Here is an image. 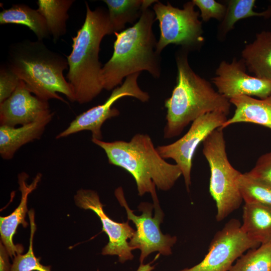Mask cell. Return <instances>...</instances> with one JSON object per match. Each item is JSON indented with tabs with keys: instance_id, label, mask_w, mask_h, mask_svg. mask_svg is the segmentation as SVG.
I'll return each mask as SVG.
<instances>
[{
	"instance_id": "cell-25",
	"label": "cell",
	"mask_w": 271,
	"mask_h": 271,
	"mask_svg": "<svg viewBox=\"0 0 271 271\" xmlns=\"http://www.w3.org/2000/svg\"><path fill=\"white\" fill-rule=\"evenodd\" d=\"M238 185L244 203H258L271 206V185L241 173Z\"/></svg>"
},
{
	"instance_id": "cell-17",
	"label": "cell",
	"mask_w": 271,
	"mask_h": 271,
	"mask_svg": "<svg viewBox=\"0 0 271 271\" xmlns=\"http://www.w3.org/2000/svg\"><path fill=\"white\" fill-rule=\"evenodd\" d=\"M235 109L233 116L227 119L221 128L236 123L245 122L259 124L271 130V95L264 99L240 95L229 100Z\"/></svg>"
},
{
	"instance_id": "cell-26",
	"label": "cell",
	"mask_w": 271,
	"mask_h": 271,
	"mask_svg": "<svg viewBox=\"0 0 271 271\" xmlns=\"http://www.w3.org/2000/svg\"><path fill=\"white\" fill-rule=\"evenodd\" d=\"M31 224L30 245L28 252L23 255L17 254L15 257L10 271H51L50 266H44L40 262V258H37L33 250V239L36 230L34 212H29Z\"/></svg>"
},
{
	"instance_id": "cell-2",
	"label": "cell",
	"mask_w": 271,
	"mask_h": 271,
	"mask_svg": "<svg viewBox=\"0 0 271 271\" xmlns=\"http://www.w3.org/2000/svg\"><path fill=\"white\" fill-rule=\"evenodd\" d=\"M187 52L183 49L176 55V84L171 96L165 101V139L178 136L190 122L206 113L218 111L227 116L230 112L229 100L192 70Z\"/></svg>"
},
{
	"instance_id": "cell-27",
	"label": "cell",
	"mask_w": 271,
	"mask_h": 271,
	"mask_svg": "<svg viewBox=\"0 0 271 271\" xmlns=\"http://www.w3.org/2000/svg\"><path fill=\"white\" fill-rule=\"evenodd\" d=\"M195 6L200 11L202 21L207 22L214 18L219 21L224 19L227 7L214 0H193Z\"/></svg>"
},
{
	"instance_id": "cell-8",
	"label": "cell",
	"mask_w": 271,
	"mask_h": 271,
	"mask_svg": "<svg viewBox=\"0 0 271 271\" xmlns=\"http://www.w3.org/2000/svg\"><path fill=\"white\" fill-rule=\"evenodd\" d=\"M195 6L192 1L186 3L183 9L169 2L164 4L158 1L154 4L153 9L160 30L156 48L159 54L169 44L181 45L187 51L200 46L204 41L202 23Z\"/></svg>"
},
{
	"instance_id": "cell-28",
	"label": "cell",
	"mask_w": 271,
	"mask_h": 271,
	"mask_svg": "<svg viewBox=\"0 0 271 271\" xmlns=\"http://www.w3.org/2000/svg\"><path fill=\"white\" fill-rule=\"evenodd\" d=\"M246 173L254 179L271 185V151L261 155L253 168Z\"/></svg>"
},
{
	"instance_id": "cell-15",
	"label": "cell",
	"mask_w": 271,
	"mask_h": 271,
	"mask_svg": "<svg viewBox=\"0 0 271 271\" xmlns=\"http://www.w3.org/2000/svg\"><path fill=\"white\" fill-rule=\"evenodd\" d=\"M28 177V175L25 172H22L19 174L18 183L19 189L22 194L20 203L10 215L0 217V234L2 241L11 257L16 256V253L20 254L23 251V248L21 245L14 244L13 237L19 224H22L24 227L28 225L25 217L28 211V195L37 188L41 180L42 175L38 173L30 185L27 183Z\"/></svg>"
},
{
	"instance_id": "cell-18",
	"label": "cell",
	"mask_w": 271,
	"mask_h": 271,
	"mask_svg": "<svg viewBox=\"0 0 271 271\" xmlns=\"http://www.w3.org/2000/svg\"><path fill=\"white\" fill-rule=\"evenodd\" d=\"M242 59L254 76L271 82V32L263 31L242 51Z\"/></svg>"
},
{
	"instance_id": "cell-7",
	"label": "cell",
	"mask_w": 271,
	"mask_h": 271,
	"mask_svg": "<svg viewBox=\"0 0 271 271\" xmlns=\"http://www.w3.org/2000/svg\"><path fill=\"white\" fill-rule=\"evenodd\" d=\"M115 195L120 205L126 210L128 220H131L136 227V230L128 241L133 249L141 250L140 264H143L145 259L151 253L158 251L164 255L172 254V248L177 242L176 236L163 234L160 229L164 213L157 196L153 197L154 204L142 202L138 206L141 215L133 213L125 200L122 188H117Z\"/></svg>"
},
{
	"instance_id": "cell-3",
	"label": "cell",
	"mask_w": 271,
	"mask_h": 271,
	"mask_svg": "<svg viewBox=\"0 0 271 271\" xmlns=\"http://www.w3.org/2000/svg\"><path fill=\"white\" fill-rule=\"evenodd\" d=\"M85 6L84 23L72 37V50L66 57L68 82L75 102L80 104L92 101L103 89L99 60L100 45L105 36L114 34L108 11L101 7L92 10L86 2Z\"/></svg>"
},
{
	"instance_id": "cell-19",
	"label": "cell",
	"mask_w": 271,
	"mask_h": 271,
	"mask_svg": "<svg viewBox=\"0 0 271 271\" xmlns=\"http://www.w3.org/2000/svg\"><path fill=\"white\" fill-rule=\"evenodd\" d=\"M241 227L250 238L260 244L271 242V206L245 203Z\"/></svg>"
},
{
	"instance_id": "cell-14",
	"label": "cell",
	"mask_w": 271,
	"mask_h": 271,
	"mask_svg": "<svg viewBox=\"0 0 271 271\" xmlns=\"http://www.w3.org/2000/svg\"><path fill=\"white\" fill-rule=\"evenodd\" d=\"M48 101L32 94L20 80L12 95L0 103V124L16 127L33 122L51 112Z\"/></svg>"
},
{
	"instance_id": "cell-13",
	"label": "cell",
	"mask_w": 271,
	"mask_h": 271,
	"mask_svg": "<svg viewBox=\"0 0 271 271\" xmlns=\"http://www.w3.org/2000/svg\"><path fill=\"white\" fill-rule=\"evenodd\" d=\"M246 66L241 59H234L231 63L222 61L211 79L217 91L230 100L240 95L256 96L264 99L271 95V82L246 73Z\"/></svg>"
},
{
	"instance_id": "cell-16",
	"label": "cell",
	"mask_w": 271,
	"mask_h": 271,
	"mask_svg": "<svg viewBox=\"0 0 271 271\" xmlns=\"http://www.w3.org/2000/svg\"><path fill=\"white\" fill-rule=\"evenodd\" d=\"M54 113L48 112L35 121L20 127L0 126V155L6 160H11L23 146L40 139Z\"/></svg>"
},
{
	"instance_id": "cell-21",
	"label": "cell",
	"mask_w": 271,
	"mask_h": 271,
	"mask_svg": "<svg viewBox=\"0 0 271 271\" xmlns=\"http://www.w3.org/2000/svg\"><path fill=\"white\" fill-rule=\"evenodd\" d=\"M158 1L152 0H104L113 33L123 30L127 23L133 24L140 18L144 10L149 8Z\"/></svg>"
},
{
	"instance_id": "cell-12",
	"label": "cell",
	"mask_w": 271,
	"mask_h": 271,
	"mask_svg": "<svg viewBox=\"0 0 271 271\" xmlns=\"http://www.w3.org/2000/svg\"><path fill=\"white\" fill-rule=\"evenodd\" d=\"M74 200L78 207L93 211L100 218L102 230L109 238L107 244L102 249V254L116 255L121 263L132 260L133 249L129 245L128 240L131 238L136 230L129 225V220L118 223L111 219L104 212L99 196L94 191L79 190L74 196Z\"/></svg>"
},
{
	"instance_id": "cell-23",
	"label": "cell",
	"mask_w": 271,
	"mask_h": 271,
	"mask_svg": "<svg viewBox=\"0 0 271 271\" xmlns=\"http://www.w3.org/2000/svg\"><path fill=\"white\" fill-rule=\"evenodd\" d=\"M255 2L254 0L229 1L225 17L220 25L221 32L225 34L233 29L237 21L243 19L254 16L270 18L271 6L262 12H255L253 10Z\"/></svg>"
},
{
	"instance_id": "cell-6",
	"label": "cell",
	"mask_w": 271,
	"mask_h": 271,
	"mask_svg": "<svg viewBox=\"0 0 271 271\" xmlns=\"http://www.w3.org/2000/svg\"><path fill=\"white\" fill-rule=\"evenodd\" d=\"M202 152L210 170L209 191L216 203V219L221 221L240 206L238 180L241 173L230 163L223 129L213 130L203 142Z\"/></svg>"
},
{
	"instance_id": "cell-31",
	"label": "cell",
	"mask_w": 271,
	"mask_h": 271,
	"mask_svg": "<svg viewBox=\"0 0 271 271\" xmlns=\"http://www.w3.org/2000/svg\"><path fill=\"white\" fill-rule=\"evenodd\" d=\"M137 271H144L143 269L141 268H139Z\"/></svg>"
},
{
	"instance_id": "cell-30",
	"label": "cell",
	"mask_w": 271,
	"mask_h": 271,
	"mask_svg": "<svg viewBox=\"0 0 271 271\" xmlns=\"http://www.w3.org/2000/svg\"><path fill=\"white\" fill-rule=\"evenodd\" d=\"M8 252L4 246L1 245V271H10V265L7 256Z\"/></svg>"
},
{
	"instance_id": "cell-5",
	"label": "cell",
	"mask_w": 271,
	"mask_h": 271,
	"mask_svg": "<svg viewBox=\"0 0 271 271\" xmlns=\"http://www.w3.org/2000/svg\"><path fill=\"white\" fill-rule=\"evenodd\" d=\"M8 60L9 69L39 98L56 99L67 103L59 92L75 102L71 86L63 75L68 67L67 58L48 49L42 41L26 40L12 44Z\"/></svg>"
},
{
	"instance_id": "cell-22",
	"label": "cell",
	"mask_w": 271,
	"mask_h": 271,
	"mask_svg": "<svg viewBox=\"0 0 271 271\" xmlns=\"http://www.w3.org/2000/svg\"><path fill=\"white\" fill-rule=\"evenodd\" d=\"M73 0H38L37 11L44 18L50 35L56 42L66 32L68 11Z\"/></svg>"
},
{
	"instance_id": "cell-20",
	"label": "cell",
	"mask_w": 271,
	"mask_h": 271,
	"mask_svg": "<svg viewBox=\"0 0 271 271\" xmlns=\"http://www.w3.org/2000/svg\"><path fill=\"white\" fill-rule=\"evenodd\" d=\"M0 24H15L24 25L32 30L38 38L43 41L50 35L46 21L37 11L24 4L14 5L0 13Z\"/></svg>"
},
{
	"instance_id": "cell-4",
	"label": "cell",
	"mask_w": 271,
	"mask_h": 271,
	"mask_svg": "<svg viewBox=\"0 0 271 271\" xmlns=\"http://www.w3.org/2000/svg\"><path fill=\"white\" fill-rule=\"evenodd\" d=\"M103 149L110 164L119 167L134 178L140 196L150 193L157 196L155 187L170 190L182 175L177 164L167 162L159 154L148 134L138 133L129 142H111L91 139Z\"/></svg>"
},
{
	"instance_id": "cell-29",
	"label": "cell",
	"mask_w": 271,
	"mask_h": 271,
	"mask_svg": "<svg viewBox=\"0 0 271 271\" xmlns=\"http://www.w3.org/2000/svg\"><path fill=\"white\" fill-rule=\"evenodd\" d=\"M20 79L9 68L1 66L0 70V103L8 99L17 87Z\"/></svg>"
},
{
	"instance_id": "cell-9",
	"label": "cell",
	"mask_w": 271,
	"mask_h": 271,
	"mask_svg": "<svg viewBox=\"0 0 271 271\" xmlns=\"http://www.w3.org/2000/svg\"><path fill=\"white\" fill-rule=\"evenodd\" d=\"M260 245L244 232L239 220L233 218L215 233L199 263L179 271H229L245 251Z\"/></svg>"
},
{
	"instance_id": "cell-10",
	"label": "cell",
	"mask_w": 271,
	"mask_h": 271,
	"mask_svg": "<svg viewBox=\"0 0 271 271\" xmlns=\"http://www.w3.org/2000/svg\"><path fill=\"white\" fill-rule=\"evenodd\" d=\"M227 119L221 112L206 113L193 121L188 131L178 140L156 148L163 159H172L179 167L188 191L191 184L192 160L197 147L213 130L221 128Z\"/></svg>"
},
{
	"instance_id": "cell-11",
	"label": "cell",
	"mask_w": 271,
	"mask_h": 271,
	"mask_svg": "<svg viewBox=\"0 0 271 271\" xmlns=\"http://www.w3.org/2000/svg\"><path fill=\"white\" fill-rule=\"evenodd\" d=\"M140 73L127 76L122 84L115 88L107 99L102 104L93 107L78 115L69 126L56 137V139L67 137L81 131L91 132L92 139L102 140L101 127L107 119L119 114V111L112 107L114 102L124 96L133 97L142 102H147L149 94L142 90L137 81Z\"/></svg>"
},
{
	"instance_id": "cell-24",
	"label": "cell",
	"mask_w": 271,
	"mask_h": 271,
	"mask_svg": "<svg viewBox=\"0 0 271 271\" xmlns=\"http://www.w3.org/2000/svg\"><path fill=\"white\" fill-rule=\"evenodd\" d=\"M229 271H271V242L247 250Z\"/></svg>"
},
{
	"instance_id": "cell-1",
	"label": "cell",
	"mask_w": 271,
	"mask_h": 271,
	"mask_svg": "<svg viewBox=\"0 0 271 271\" xmlns=\"http://www.w3.org/2000/svg\"><path fill=\"white\" fill-rule=\"evenodd\" d=\"M155 21V14L149 8L143 10L132 26L114 33L116 39L112 55L101 70L103 89L113 90L122 84L124 78L142 71L156 79L160 78L161 57L156 50L158 41L153 31Z\"/></svg>"
}]
</instances>
